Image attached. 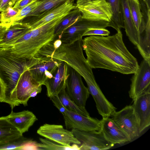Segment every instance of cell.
I'll list each match as a JSON object with an SVG mask.
<instances>
[{
	"mask_svg": "<svg viewBox=\"0 0 150 150\" xmlns=\"http://www.w3.org/2000/svg\"><path fill=\"white\" fill-rule=\"evenodd\" d=\"M87 62L92 69L101 68L123 74H134L139 65L123 40L120 30L106 37L90 35L83 39Z\"/></svg>",
	"mask_w": 150,
	"mask_h": 150,
	"instance_id": "cell-1",
	"label": "cell"
},
{
	"mask_svg": "<svg viewBox=\"0 0 150 150\" xmlns=\"http://www.w3.org/2000/svg\"><path fill=\"white\" fill-rule=\"evenodd\" d=\"M27 61L16 56L8 48L0 47V80L4 86L0 102L8 104L12 109L19 105L16 88L21 76L27 69Z\"/></svg>",
	"mask_w": 150,
	"mask_h": 150,
	"instance_id": "cell-2",
	"label": "cell"
},
{
	"mask_svg": "<svg viewBox=\"0 0 150 150\" xmlns=\"http://www.w3.org/2000/svg\"><path fill=\"white\" fill-rule=\"evenodd\" d=\"M64 16L53 20L38 28L30 29L7 48L18 57L28 60L32 59L43 46L56 39L54 34L55 27Z\"/></svg>",
	"mask_w": 150,
	"mask_h": 150,
	"instance_id": "cell-3",
	"label": "cell"
},
{
	"mask_svg": "<svg viewBox=\"0 0 150 150\" xmlns=\"http://www.w3.org/2000/svg\"><path fill=\"white\" fill-rule=\"evenodd\" d=\"M82 44V37L79 35L71 42H62L50 56L66 63L83 77L88 86L96 82L92 68L84 56Z\"/></svg>",
	"mask_w": 150,
	"mask_h": 150,
	"instance_id": "cell-4",
	"label": "cell"
},
{
	"mask_svg": "<svg viewBox=\"0 0 150 150\" xmlns=\"http://www.w3.org/2000/svg\"><path fill=\"white\" fill-rule=\"evenodd\" d=\"M76 4L83 18L109 22L111 20L112 7L105 0H77Z\"/></svg>",
	"mask_w": 150,
	"mask_h": 150,
	"instance_id": "cell-5",
	"label": "cell"
},
{
	"mask_svg": "<svg viewBox=\"0 0 150 150\" xmlns=\"http://www.w3.org/2000/svg\"><path fill=\"white\" fill-rule=\"evenodd\" d=\"M66 72L65 89L68 95L77 105L85 108L90 93L83 83L81 76L66 63Z\"/></svg>",
	"mask_w": 150,
	"mask_h": 150,
	"instance_id": "cell-6",
	"label": "cell"
},
{
	"mask_svg": "<svg viewBox=\"0 0 150 150\" xmlns=\"http://www.w3.org/2000/svg\"><path fill=\"white\" fill-rule=\"evenodd\" d=\"M61 62L51 57H33L27 61V69L34 79L42 85L47 79L53 76Z\"/></svg>",
	"mask_w": 150,
	"mask_h": 150,
	"instance_id": "cell-7",
	"label": "cell"
},
{
	"mask_svg": "<svg viewBox=\"0 0 150 150\" xmlns=\"http://www.w3.org/2000/svg\"><path fill=\"white\" fill-rule=\"evenodd\" d=\"M111 117L131 141L140 135L139 120L132 105H127L120 110L116 111Z\"/></svg>",
	"mask_w": 150,
	"mask_h": 150,
	"instance_id": "cell-8",
	"label": "cell"
},
{
	"mask_svg": "<svg viewBox=\"0 0 150 150\" xmlns=\"http://www.w3.org/2000/svg\"><path fill=\"white\" fill-rule=\"evenodd\" d=\"M37 132L45 138L63 146L80 144L71 131L64 129L61 125L45 123L40 127Z\"/></svg>",
	"mask_w": 150,
	"mask_h": 150,
	"instance_id": "cell-9",
	"label": "cell"
},
{
	"mask_svg": "<svg viewBox=\"0 0 150 150\" xmlns=\"http://www.w3.org/2000/svg\"><path fill=\"white\" fill-rule=\"evenodd\" d=\"M71 132L80 142L79 150H103L114 145L105 138L101 131L86 132L72 129Z\"/></svg>",
	"mask_w": 150,
	"mask_h": 150,
	"instance_id": "cell-10",
	"label": "cell"
},
{
	"mask_svg": "<svg viewBox=\"0 0 150 150\" xmlns=\"http://www.w3.org/2000/svg\"><path fill=\"white\" fill-rule=\"evenodd\" d=\"M62 115L67 129H75L86 132L101 131L100 121L96 118L68 110Z\"/></svg>",
	"mask_w": 150,
	"mask_h": 150,
	"instance_id": "cell-11",
	"label": "cell"
},
{
	"mask_svg": "<svg viewBox=\"0 0 150 150\" xmlns=\"http://www.w3.org/2000/svg\"><path fill=\"white\" fill-rule=\"evenodd\" d=\"M109 22L101 20H88L80 17L73 24L66 29L59 39L63 43L73 41L79 35H82L90 28H105Z\"/></svg>",
	"mask_w": 150,
	"mask_h": 150,
	"instance_id": "cell-12",
	"label": "cell"
},
{
	"mask_svg": "<svg viewBox=\"0 0 150 150\" xmlns=\"http://www.w3.org/2000/svg\"><path fill=\"white\" fill-rule=\"evenodd\" d=\"M134 74L129 91V96L132 100L150 90V61L143 59Z\"/></svg>",
	"mask_w": 150,
	"mask_h": 150,
	"instance_id": "cell-13",
	"label": "cell"
},
{
	"mask_svg": "<svg viewBox=\"0 0 150 150\" xmlns=\"http://www.w3.org/2000/svg\"><path fill=\"white\" fill-rule=\"evenodd\" d=\"M75 0H69L35 18L26 25L31 29L38 28L49 22L66 15L71 11L76 8Z\"/></svg>",
	"mask_w": 150,
	"mask_h": 150,
	"instance_id": "cell-14",
	"label": "cell"
},
{
	"mask_svg": "<svg viewBox=\"0 0 150 150\" xmlns=\"http://www.w3.org/2000/svg\"><path fill=\"white\" fill-rule=\"evenodd\" d=\"M41 85L33 77L28 70L25 71L21 76L16 88V98L19 104L27 105L30 95Z\"/></svg>",
	"mask_w": 150,
	"mask_h": 150,
	"instance_id": "cell-15",
	"label": "cell"
},
{
	"mask_svg": "<svg viewBox=\"0 0 150 150\" xmlns=\"http://www.w3.org/2000/svg\"><path fill=\"white\" fill-rule=\"evenodd\" d=\"M100 121L101 131L110 143L121 144L131 141L128 135L110 117L103 118Z\"/></svg>",
	"mask_w": 150,
	"mask_h": 150,
	"instance_id": "cell-16",
	"label": "cell"
},
{
	"mask_svg": "<svg viewBox=\"0 0 150 150\" xmlns=\"http://www.w3.org/2000/svg\"><path fill=\"white\" fill-rule=\"evenodd\" d=\"M133 100L132 105L139 120L141 134L150 125V90L142 93Z\"/></svg>",
	"mask_w": 150,
	"mask_h": 150,
	"instance_id": "cell-17",
	"label": "cell"
},
{
	"mask_svg": "<svg viewBox=\"0 0 150 150\" xmlns=\"http://www.w3.org/2000/svg\"><path fill=\"white\" fill-rule=\"evenodd\" d=\"M66 64L61 61L53 76L47 79L43 83L47 88V95L50 98L58 95L65 86L66 79Z\"/></svg>",
	"mask_w": 150,
	"mask_h": 150,
	"instance_id": "cell-18",
	"label": "cell"
},
{
	"mask_svg": "<svg viewBox=\"0 0 150 150\" xmlns=\"http://www.w3.org/2000/svg\"><path fill=\"white\" fill-rule=\"evenodd\" d=\"M6 117L22 134L28 132L29 128L38 120L35 114L28 110L17 112L12 110Z\"/></svg>",
	"mask_w": 150,
	"mask_h": 150,
	"instance_id": "cell-19",
	"label": "cell"
},
{
	"mask_svg": "<svg viewBox=\"0 0 150 150\" xmlns=\"http://www.w3.org/2000/svg\"><path fill=\"white\" fill-rule=\"evenodd\" d=\"M30 29L26 25L21 23H12L0 42V47L7 48L11 47Z\"/></svg>",
	"mask_w": 150,
	"mask_h": 150,
	"instance_id": "cell-20",
	"label": "cell"
},
{
	"mask_svg": "<svg viewBox=\"0 0 150 150\" xmlns=\"http://www.w3.org/2000/svg\"><path fill=\"white\" fill-rule=\"evenodd\" d=\"M123 18L124 28L130 41L135 46L138 43V33L130 13L128 0H121Z\"/></svg>",
	"mask_w": 150,
	"mask_h": 150,
	"instance_id": "cell-21",
	"label": "cell"
},
{
	"mask_svg": "<svg viewBox=\"0 0 150 150\" xmlns=\"http://www.w3.org/2000/svg\"><path fill=\"white\" fill-rule=\"evenodd\" d=\"M22 135L8 120L6 116L0 117V144L13 141Z\"/></svg>",
	"mask_w": 150,
	"mask_h": 150,
	"instance_id": "cell-22",
	"label": "cell"
},
{
	"mask_svg": "<svg viewBox=\"0 0 150 150\" xmlns=\"http://www.w3.org/2000/svg\"><path fill=\"white\" fill-rule=\"evenodd\" d=\"M40 3L33 11L18 22L26 24L31 20L38 17L58 5L69 0H36Z\"/></svg>",
	"mask_w": 150,
	"mask_h": 150,
	"instance_id": "cell-23",
	"label": "cell"
},
{
	"mask_svg": "<svg viewBox=\"0 0 150 150\" xmlns=\"http://www.w3.org/2000/svg\"><path fill=\"white\" fill-rule=\"evenodd\" d=\"M136 46L143 59L150 61V21L147 23L144 30L139 35Z\"/></svg>",
	"mask_w": 150,
	"mask_h": 150,
	"instance_id": "cell-24",
	"label": "cell"
},
{
	"mask_svg": "<svg viewBox=\"0 0 150 150\" xmlns=\"http://www.w3.org/2000/svg\"><path fill=\"white\" fill-rule=\"evenodd\" d=\"M112 7V16L109 22L108 27H111L117 31L124 28L123 18L121 0H105Z\"/></svg>",
	"mask_w": 150,
	"mask_h": 150,
	"instance_id": "cell-25",
	"label": "cell"
},
{
	"mask_svg": "<svg viewBox=\"0 0 150 150\" xmlns=\"http://www.w3.org/2000/svg\"><path fill=\"white\" fill-rule=\"evenodd\" d=\"M81 16L80 11L77 8L69 11L55 27L54 34L56 39L59 38L63 32Z\"/></svg>",
	"mask_w": 150,
	"mask_h": 150,
	"instance_id": "cell-26",
	"label": "cell"
},
{
	"mask_svg": "<svg viewBox=\"0 0 150 150\" xmlns=\"http://www.w3.org/2000/svg\"><path fill=\"white\" fill-rule=\"evenodd\" d=\"M58 96L64 106L67 110L90 116L89 114L85 108L78 106L70 98L66 91L65 86Z\"/></svg>",
	"mask_w": 150,
	"mask_h": 150,
	"instance_id": "cell-27",
	"label": "cell"
},
{
	"mask_svg": "<svg viewBox=\"0 0 150 150\" xmlns=\"http://www.w3.org/2000/svg\"><path fill=\"white\" fill-rule=\"evenodd\" d=\"M41 142L40 143V150H79V145L73 144L72 146H63L46 138H40Z\"/></svg>",
	"mask_w": 150,
	"mask_h": 150,
	"instance_id": "cell-28",
	"label": "cell"
},
{
	"mask_svg": "<svg viewBox=\"0 0 150 150\" xmlns=\"http://www.w3.org/2000/svg\"><path fill=\"white\" fill-rule=\"evenodd\" d=\"M128 3L133 21L138 33L142 21L139 1L138 0H128Z\"/></svg>",
	"mask_w": 150,
	"mask_h": 150,
	"instance_id": "cell-29",
	"label": "cell"
},
{
	"mask_svg": "<svg viewBox=\"0 0 150 150\" xmlns=\"http://www.w3.org/2000/svg\"><path fill=\"white\" fill-rule=\"evenodd\" d=\"M39 3V1L36 0L22 8L17 14L12 18L11 23H17L21 21L32 12Z\"/></svg>",
	"mask_w": 150,
	"mask_h": 150,
	"instance_id": "cell-30",
	"label": "cell"
},
{
	"mask_svg": "<svg viewBox=\"0 0 150 150\" xmlns=\"http://www.w3.org/2000/svg\"><path fill=\"white\" fill-rule=\"evenodd\" d=\"M19 11V10L13 7H9L2 11L0 13V22L11 24V19L17 14Z\"/></svg>",
	"mask_w": 150,
	"mask_h": 150,
	"instance_id": "cell-31",
	"label": "cell"
},
{
	"mask_svg": "<svg viewBox=\"0 0 150 150\" xmlns=\"http://www.w3.org/2000/svg\"><path fill=\"white\" fill-rule=\"evenodd\" d=\"M30 139L25 138L23 135L18 139L11 142L0 144V150H18Z\"/></svg>",
	"mask_w": 150,
	"mask_h": 150,
	"instance_id": "cell-32",
	"label": "cell"
},
{
	"mask_svg": "<svg viewBox=\"0 0 150 150\" xmlns=\"http://www.w3.org/2000/svg\"><path fill=\"white\" fill-rule=\"evenodd\" d=\"M141 12L142 21L139 31L144 30L146 24L150 21V8H149L143 0H138Z\"/></svg>",
	"mask_w": 150,
	"mask_h": 150,
	"instance_id": "cell-33",
	"label": "cell"
},
{
	"mask_svg": "<svg viewBox=\"0 0 150 150\" xmlns=\"http://www.w3.org/2000/svg\"><path fill=\"white\" fill-rule=\"evenodd\" d=\"M110 32L105 28H90L88 29L82 35V37L87 35H99L108 36Z\"/></svg>",
	"mask_w": 150,
	"mask_h": 150,
	"instance_id": "cell-34",
	"label": "cell"
},
{
	"mask_svg": "<svg viewBox=\"0 0 150 150\" xmlns=\"http://www.w3.org/2000/svg\"><path fill=\"white\" fill-rule=\"evenodd\" d=\"M40 143L30 139L27 142L18 150H40L39 147Z\"/></svg>",
	"mask_w": 150,
	"mask_h": 150,
	"instance_id": "cell-35",
	"label": "cell"
},
{
	"mask_svg": "<svg viewBox=\"0 0 150 150\" xmlns=\"http://www.w3.org/2000/svg\"><path fill=\"white\" fill-rule=\"evenodd\" d=\"M50 99L52 100L54 105L58 109L62 115L67 110L62 104L58 95L52 96L50 98Z\"/></svg>",
	"mask_w": 150,
	"mask_h": 150,
	"instance_id": "cell-36",
	"label": "cell"
},
{
	"mask_svg": "<svg viewBox=\"0 0 150 150\" xmlns=\"http://www.w3.org/2000/svg\"><path fill=\"white\" fill-rule=\"evenodd\" d=\"M18 0H0V11L9 7H13Z\"/></svg>",
	"mask_w": 150,
	"mask_h": 150,
	"instance_id": "cell-37",
	"label": "cell"
},
{
	"mask_svg": "<svg viewBox=\"0 0 150 150\" xmlns=\"http://www.w3.org/2000/svg\"><path fill=\"white\" fill-rule=\"evenodd\" d=\"M36 0H18L13 7L20 10L24 7Z\"/></svg>",
	"mask_w": 150,
	"mask_h": 150,
	"instance_id": "cell-38",
	"label": "cell"
},
{
	"mask_svg": "<svg viewBox=\"0 0 150 150\" xmlns=\"http://www.w3.org/2000/svg\"><path fill=\"white\" fill-rule=\"evenodd\" d=\"M11 24L1 23H0V42L2 40L6 32Z\"/></svg>",
	"mask_w": 150,
	"mask_h": 150,
	"instance_id": "cell-39",
	"label": "cell"
},
{
	"mask_svg": "<svg viewBox=\"0 0 150 150\" xmlns=\"http://www.w3.org/2000/svg\"><path fill=\"white\" fill-rule=\"evenodd\" d=\"M42 85H40L35 91H34L30 95L31 97H34L36 96L37 95L41 93L42 91Z\"/></svg>",
	"mask_w": 150,
	"mask_h": 150,
	"instance_id": "cell-40",
	"label": "cell"
},
{
	"mask_svg": "<svg viewBox=\"0 0 150 150\" xmlns=\"http://www.w3.org/2000/svg\"><path fill=\"white\" fill-rule=\"evenodd\" d=\"M4 89V86L2 82L0 80V101L1 98L2 93Z\"/></svg>",
	"mask_w": 150,
	"mask_h": 150,
	"instance_id": "cell-41",
	"label": "cell"
},
{
	"mask_svg": "<svg viewBox=\"0 0 150 150\" xmlns=\"http://www.w3.org/2000/svg\"><path fill=\"white\" fill-rule=\"evenodd\" d=\"M146 3L147 6L150 8V0H143Z\"/></svg>",
	"mask_w": 150,
	"mask_h": 150,
	"instance_id": "cell-42",
	"label": "cell"
},
{
	"mask_svg": "<svg viewBox=\"0 0 150 150\" xmlns=\"http://www.w3.org/2000/svg\"></svg>",
	"mask_w": 150,
	"mask_h": 150,
	"instance_id": "cell-43",
	"label": "cell"
}]
</instances>
